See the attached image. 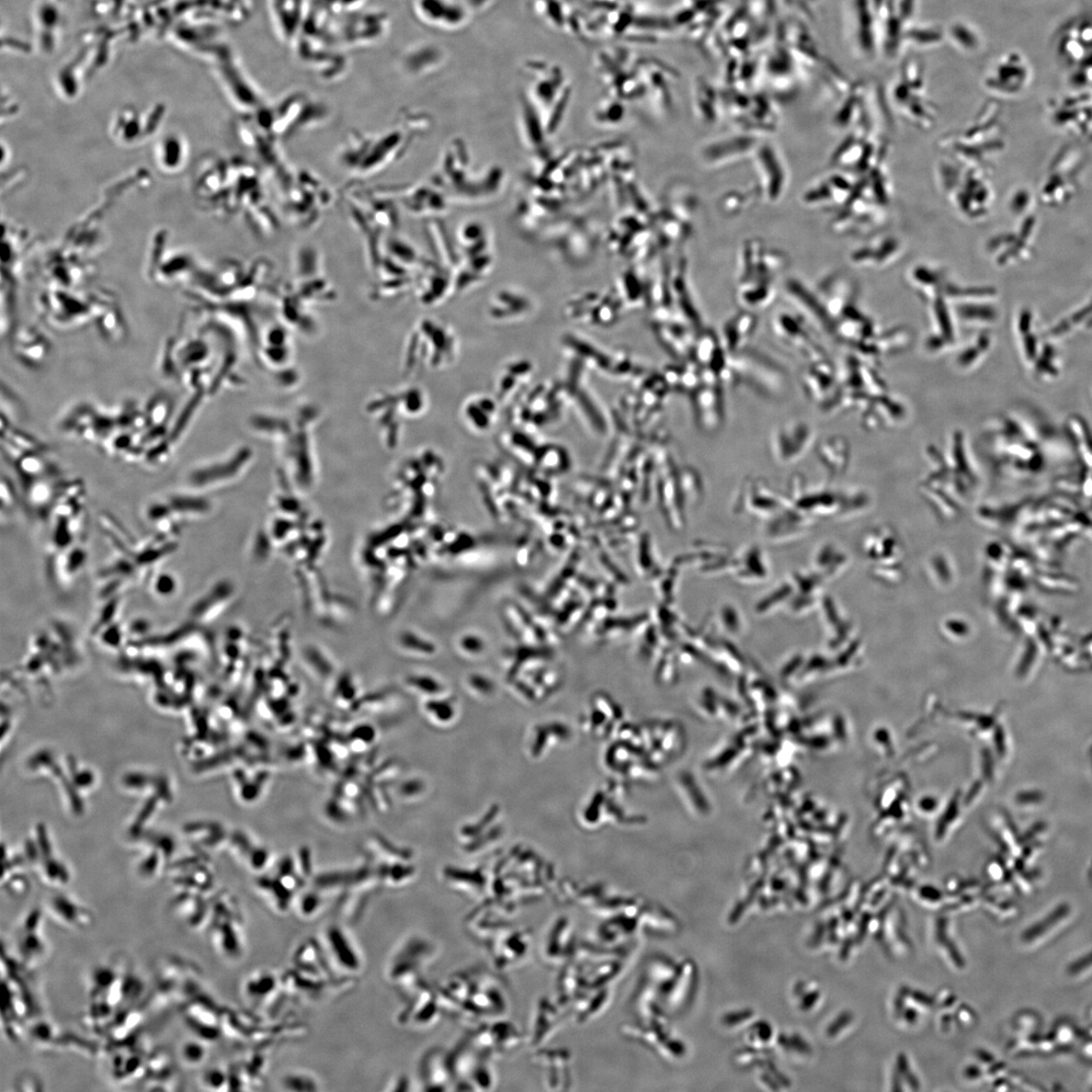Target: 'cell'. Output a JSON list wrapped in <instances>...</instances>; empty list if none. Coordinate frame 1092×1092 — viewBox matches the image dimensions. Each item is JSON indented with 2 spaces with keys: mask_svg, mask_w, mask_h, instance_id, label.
<instances>
[{
  "mask_svg": "<svg viewBox=\"0 0 1092 1092\" xmlns=\"http://www.w3.org/2000/svg\"><path fill=\"white\" fill-rule=\"evenodd\" d=\"M731 357V368L734 382L741 380L753 389L766 396L781 392L784 373L769 358L755 351L746 349Z\"/></svg>",
  "mask_w": 1092,
  "mask_h": 1092,
  "instance_id": "cell-1",
  "label": "cell"
},
{
  "mask_svg": "<svg viewBox=\"0 0 1092 1092\" xmlns=\"http://www.w3.org/2000/svg\"><path fill=\"white\" fill-rule=\"evenodd\" d=\"M45 910L32 908L15 929L13 942L16 959L32 969L48 959L50 945L45 934Z\"/></svg>",
  "mask_w": 1092,
  "mask_h": 1092,
  "instance_id": "cell-2",
  "label": "cell"
},
{
  "mask_svg": "<svg viewBox=\"0 0 1092 1092\" xmlns=\"http://www.w3.org/2000/svg\"><path fill=\"white\" fill-rule=\"evenodd\" d=\"M239 915L237 905L230 900L213 903L209 924L213 945L225 957L236 958L241 954L240 934L238 930Z\"/></svg>",
  "mask_w": 1092,
  "mask_h": 1092,
  "instance_id": "cell-3",
  "label": "cell"
},
{
  "mask_svg": "<svg viewBox=\"0 0 1092 1092\" xmlns=\"http://www.w3.org/2000/svg\"><path fill=\"white\" fill-rule=\"evenodd\" d=\"M722 384L712 373L701 371V384L692 393L698 425L709 434L718 431L723 422Z\"/></svg>",
  "mask_w": 1092,
  "mask_h": 1092,
  "instance_id": "cell-4",
  "label": "cell"
},
{
  "mask_svg": "<svg viewBox=\"0 0 1092 1092\" xmlns=\"http://www.w3.org/2000/svg\"><path fill=\"white\" fill-rule=\"evenodd\" d=\"M813 432L802 422L779 425L772 431L769 449L774 460L787 464L802 458L812 447Z\"/></svg>",
  "mask_w": 1092,
  "mask_h": 1092,
  "instance_id": "cell-5",
  "label": "cell"
},
{
  "mask_svg": "<svg viewBox=\"0 0 1092 1092\" xmlns=\"http://www.w3.org/2000/svg\"><path fill=\"white\" fill-rule=\"evenodd\" d=\"M45 913L56 924L71 930H86L96 920L93 910L64 894L53 896L45 907Z\"/></svg>",
  "mask_w": 1092,
  "mask_h": 1092,
  "instance_id": "cell-6",
  "label": "cell"
},
{
  "mask_svg": "<svg viewBox=\"0 0 1092 1092\" xmlns=\"http://www.w3.org/2000/svg\"><path fill=\"white\" fill-rule=\"evenodd\" d=\"M162 119L146 122L134 111H123L112 120L111 138L123 147H134L151 139L161 127Z\"/></svg>",
  "mask_w": 1092,
  "mask_h": 1092,
  "instance_id": "cell-7",
  "label": "cell"
},
{
  "mask_svg": "<svg viewBox=\"0 0 1092 1092\" xmlns=\"http://www.w3.org/2000/svg\"><path fill=\"white\" fill-rule=\"evenodd\" d=\"M11 347L16 358L29 368H40L47 361L51 345L39 330L32 326L20 327L13 334Z\"/></svg>",
  "mask_w": 1092,
  "mask_h": 1092,
  "instance_id": "cell-8",
  "label": "cell"
},
{
  "mask_svg": "<svg viewBox=\"0 0 1092 1092\" xmlns=\"http://www.w3.org/2000/svg\"><path fill=\"white\" fill-rule=\"evenodd\" d=\"M188 141L184 136L176 132L162 136L154 150L155 163L166 175L180 173L188 164Z\"/></svg>",
  "mask_w": 1092,
  "mask_h": 1092,
  "instance_id": "cell-9",
  "label": "cell"
},
{
  "mask_svg": "<svg viewBox=\"0 0 1092 1092\" xmlns=\"http://www.w3.org/2000/svg\"><path fill=\"white\" fill-rule=\"evenodd\" d=\"M689 328L694 327L685 321L670 323V318L666 317H661V320L656 322V326L655 325V330H656L663 345L678 358H686L693 354L696 336L693 337Z\"/></svg>",
  "mask_w": 1092,
  "mask_h": 1092,
  "instance_id": "cell-10",
  "label": "cell"
},
{
  "mask_svg": "<svg viewBox=\"0 0 1092 1092\" xmlns=\"http://www.w3.org/2000/svg\"><path fill=\"white\" fill-rule=\"evenodd\" d=\"M757 328V318L749 311L734 315L724 327L721 344L728 355L746 349Z\"/></svg>",
  "mask_w": 1092,
  "mask_h": 1092,
  "instance_id": "cell-11",
  "label": "cell"
},
{
  "mask_svg": "<svg viewBox=\"0 0 1092 1092\" xmlns=\"http://www.w3.org/2000/svg\"><path fill=\"white\" fill-rule=\"evenodd\" d=\"M326 943L333 959L346 971L355 972L360 968L358 954L343 929L337 926L328 928Z\"/></svg>",
  "mask_w": 1092,
  "mask_h": 1092,
  "instance_id": "cell-12",
  "label": "cell"
},
{
  "mask_svg": "<svg viewBox=\"0 0 1092 1092\" xmlns=\"http://www.w3.org/2000/svg\"><path fill=\"white\" fill-rule=\"evenodd\" d=\"M278 989L277 978L271 973H261L250 977L245 984V994L250 1000L266 1001L269 995L276 994Z\"/></svg>",
  "mask_w": 1092,
  "mask_h": 1092,
  "instance_id": "cell-13",
  "label": "cell"
},
{
  "mask_svg": "<svg viewBox=\"0 0 1092 1092\" xmlns=\"http://www.w3.org/2000/svg\"><path fill=\"white\" fill-rule=\"evenodd\" d=\"M206 1043V1041L200 1038L182 1043L179 1049V1057L182 1063L188 1066L201 1065L206 1060L208 1054Z\"/></svg>",
  "mask_w": 1092,
  "mask_h": 1092,
  "instance_id": "cell-14",
  "label": "cell"
},
{
  "mask_svg": "<svg viewBox=\"0 0 1092 1092\" xmlns=\"http://www.w3.org/2000/svg\"><path fill=\"white\" fill-rule=\"evenodd\" d=\"M202 1085L210 1090H230V1073L212 1068L202 1076Z\"/></svg>",
  "mask_w": 1092,
  "mask_h": 1092,
  "instance_id": "cell-15",
  "label": "cell"
},
{
  "mask_svg": "<svg viewBox=\"0 0 1092 1092\" xmlns=\"http://www.w3.org/2000/svg\"><path fill=\"white\" fill-rule=\"evenodd\" d=\"M321 898L316 894H306L300 903V914L306 917L314 916L321 909Z\"/></svg>",
  "mask_w": 1092,
  "mask_h": 1092,
  "instance_id": "cell-16",
  "label": "cell"
},
{
  "mask_svg": "<svg viewBox=\"0 0 1092 1092\" xmlns=\"http://www.w3.org/2000/svg\"><path fill=\"white\" fill-rule=\"evenodd\" d=\"M41 1080L32 1074H24L20 1076L16 1082V1090L18 1091H40L43 1090Z\"/></svg>",
  "mask_w": 1092,
  "mask_h": 1092,
  "instance_id": "cell-17",
  "label": "cell"
},
{
  "mask_svg": "<svg viewBox=\"0 0 1092 1092\" xmlns=\"http://www.w3.org/2000/svg\"><path fill=\"white\" fill-rule=\"evenodd\" d=\"M286 1086L292 1090H315L316 1086L309 1078L292 1076L286 1079Z\"/></svg>",
  "mask_w": 1092,
  "mask_h": 1092,
  "instance_id": "cell-18",
  "label": "cell"
}]
</instances>
